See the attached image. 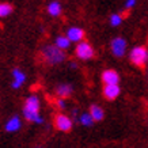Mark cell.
Listing matches in <instances>:
<instances>
[{
	"instance_id": "6da1fadb",
	"label": "cell",
	"mask_w": 148,
	"mask_h": 148,
	"mask_svg": "<svg viewBox=\"0 0 148 148\" xmlns=\"http://www.w3.org/2000/svg\"><path fill=\"white\" fill-rule=\"evenodd\" d=\"M23 116L27 121L36 122V124L44 122V118L40 116V99L36 95H32L26 99L25 108H23Z\"/></svg>"
},
{
	"instance_id": "7a4b0ae2",
	"label": "cell",
	"mask_w": 148,
	"mask_h": 148,
	"mask_svg": "<svg viewBox=\"0 0 148 148\" xmlns=\"http://www.w3.org/2000/svg\"><path fill=\"white\" fill-rule=\"evenodd\" d=\"M41 56H42V58H44V61L46 64L63 63L67 58V54L64 53V50H60L54 45H45L41 50Z\"/></svg>"
},
{
	"instance_id": "3957f363",
	"label": "cell",
	"mask_w": 148,
	"mask_h": 148,
	"mask_svg": "<svg viewBox=\"0 0 148 148\" xmlns=\"http://www.w3.org/2000/svg\"><path fill=\"white\" fill-rule=\"evenodd\" d=\"M129 58L135 65L143 67L148 61V50L145 49L144 46H136V48H133L132 52H130Z\"/></svg>"
},
{
	"instance_id": "277c9868",
	"label": "cell",
	"mask_w": 148,
	"mask_h": 148,
	"mask_svg": "<svg viewBox=\"0 0 148 148\" xmlns=\"http://www.w3.org/2000/svg\"><path fill=\"white\" fill-rule=\"evenodd\" d=\"M75 53L80 60H90L94 57V48L88 42H79L75 49Z\"/></svg>"
},
{
	"instance_id": "5b68a950",
	"label": "cell",
	"mask_w": 148,
	"mask_h": 148,
	"mask_svg": "<svg viewBox=\"0 0 148 148\" xmlns=\"http://www.w3.org/2000/svg\"><path fill=\"white\" fill-rule=\"evenodd\" d=\"M54 125L61 132H69L72 129V120L65 114H57L54 118Z\"/></svg>"
},
{
	"instance_id": "8992f818",
	"label": "cell",
	"mask_w": 148,
	"mask_h": 148,
	"mask_svg": "<svg viewBox=\"0 0 148 148\" xmlns=\"http://www.w3.org/2000/svg\"><path fill=\"white\" fill-rule=\"evenodd\" d=\"M112 50L114 56H117V57L124 56L126 50V41L124 38H114L112 41Z\"/></svg>"
},
{
	"instance_id": "52a82bcc",
	"label": "cell",
	"mask_w": 148,
	"mask_h": 148,
	"mask_svg": "<svg viewBox=\"0 0 148 148\" xmlns=\"http://www.w3.org/2000/svg\"><path fill=\"white\" fill-rule=\"evenodd\" d=\"M102 82L105 83V86L108 84H118L120 82V76L114 69H106L102 73Z\"/></svg>"
},
{
	"instance_id": "ba28073f",
	"label": "cell",
	"mask_w": 148,
	"mask_h": 148,
	"mask_svg": "<svg viewBox=\"0 0 148 148\" xmlns=\"http://www.w3.org/2000/svg\"><path fill=\"white\" fill-rule=\"evenodd\" d=\"M71 42H79L84 38V30L80 27H71L67 30V36H65Z\"/></svg>"
},
{
	"instance_id": "9c48e42d",
	"label": "cell",
	"mask_w": 148,
	"mask_h": 148,
	"mask_svg": "<svg viewBox=\"0 0 148 148\" xmlns=\"http://www.w3.org/2000/svg\"><path fill=\"white\" fill-rule=\"evenodd\" d=\"M120 92H121V90H120V86L118 84H108L103 87V95L109 101L116 99L120 95Z\"/></svg>"
},
{
	"instance_id": "30bf717a",
	"label": "cell",
	"mask_w": 148,
	"mask_h": 148,
	"mask_svg": "<svg viewBox=\"0 0 148 148\" xmlns=\"http://www.w3.org/2000/svg\"><path fill=\"white\" fill-rule=\"evenodd\" d=\"M12 88H21L22 87V84L25 83V80H26V75L23 73L21 69H18V68H15L12 71Z\"/></svg>"
},
{
	"instance_id": "8fae6325",
	"label": "cell",
	"mask_w": 148,
	"mask_h": 148,
	"mask_svg": "<svg viewBox=\"0 0 148 148\" xmlns=\"http://www.w3.org/2000/svg\"><path fill=\"white\" fill-rule=\"evenodd\" d=\"M21 125H22L21 118L18 116H14L5 122V130L7 132H16V130L21 129Z\"/></svg>"
},
{
	"instance_id": "7c38bea8",
	"label": "cell",
	"mask_w": 148,
	"mask_h": 148,
	"mask_svg": "<svg viewBox=\"0 0 148 148\" xmlns=\"http://www.w3.org/2000/svg\"><path fill=\"white\" fill-rule=\"evenodd\" d=\"M90 116L92 117L94 121H102L103 117H105V112L101 106H97V105H92L90 108Z\"/></svg>"
},
{
	"instance_id": "4fadbf2b",
	"label": "cell",
	"mask_w": 148,
	"mask_h": 148,
	"mask_svg": "<svg viewBox=\"0 0 148 148\" xmlns=\"http://www.w3.org/2000/svg\"><path fill=\"white\" fill-rule=\"evenodd\" d=\"M56 94L58 95V98H67L72 94V87L69 84H60L56 88Z\"/></svg>"
},
{
	"instance_id": "5bb4252c",
	"label": "cell",
	"mask_w": 148,
	"mask_h": 148,
	"mask_svg": "<svg viewBox=\"0 0 148 148\" xmlns=\"http://www.w3.org/2000/svg\"><path fill=\"white\" fill-rule=\"evenodd\" d=\"M69 45H71V41L68 40L67 37L64 36H60L56 38V41H54V46H57L60 50H65L69 48Z\"/></svg>"
},
{
	"instance_id": "9a60e30c",
	"label": "cell",
	"mask_w": 148,
	"mask_h": 148,
	"mask_svg": "<svg viewBox=\"0 0 148 148\" xmlns=\"http://www.w3.org/2000/svg\"><path fill=\"white\" fill-rule=\"evenodd\" d=\"M48 12L52 15V16H58L61 14V4L58 1H52L49 5H48Z\"/></svg>"
},
{
	"instance_id": "2e32d148",
	"label": "cell",
	"mask_w": 148,
	"mask_h": 148,
	"mask_svg": "<svg viewBox=\"0 0 148 148\" xmlns=\"http://www.w3.org/2000/svg\"><path fill=\"white\" fill-rule=\"evenodd\" d=\"M79 122L83 126H91L95 121L92 120V117L90 116V113H83V114L79 116Z\"/></svg>"
},
{
	"instance_id": "e0dca14e",
	"label": "cell",
	"mask_w": 148,
	"mask_h": 148,
	"mask_svg": "<svg viewBox=\"0 0 148 148\" xmlns=\"http://www.w3.org/2000/svg\"><path fill=\"white\" fill-rule=\"evenodd\" d=\"M12 12V7L8 3H0V18H5Z\"/></svg>"
},
{
	"instance_id": "ac0fdd59",
	"label": "cell",
	"mask_w": 148,
	"mask_h": 148,
	"mask_svg": "<svg viewBox=\"0 0 148 148\" xmlns=\"http://www.w3.org/2000/svg\"><path fill=\"white\" fill-rule=\"evenodd\" d=\"M122 22V16L120 14H113L110 16V25L112 26H120Z\"/></svg>"
},
{
	"instance_id": "d6986e66",
	"label": "cell",
	"mask_w": 148,
	"mask_h": 148,
	"mask_svg": "<svg viewBox=\"0 0 148 148\" xmlns=\"http://www.w3.org/2000/svg\"><path fill=\"white\" fill-rule=\"evenodd\" d=\"M56 105H57V108H60V109H65V101H64L63 98H58L57 101H56Z\"/></svg>"
},
{
	"instance_id": "ffe728a7",
	"label": "cell",
	"mask_w": 148,
	"mask_h": 148,
	"mask_svg": "<svg viewBox=\"0 0 148 148\" xmlns=\"http://www.w3.org/2000/svg\"><path fill=\"white\" fill-rule=\"evenodd\" d=\"M135 4H136V0H126L125 7H126V8H132Z\"/></svg>"
},
{
	"instance_id": "44dd1931",
	"label": "cell",
	"mask_w": 148,
	"mask_h": 148,
	"mask_svg": "<svg viewBox=\"0 0 148 148\" xmlns=\"http://www.w3.org/2000/svg\"><path fill=\"white\" fill-rule=\"evenodd\" d=\"M37 148H41V147H37Z\"/></svg>"
}]
</instances>
